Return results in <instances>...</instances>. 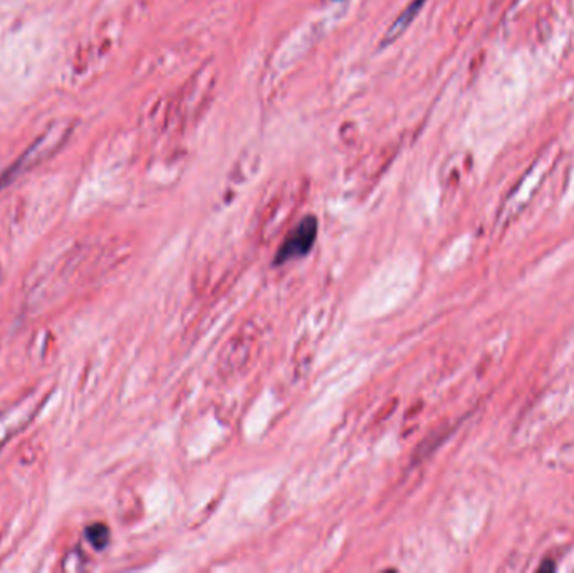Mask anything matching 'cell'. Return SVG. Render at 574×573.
Returning a JSON list of instances; mask_svg holds the SVG:
<instances>
[{
  "label": "cell",
  "mask_w": 574,
  "mask_h": 573,
  "mask_svg": "<svg viewBox=\"0 0 574 573\" xmlns=\"http://www.w3.org/2000/svg\"><path fill=\"white\" fill-rule=\"evenodd\" d=\"M318 236V219L313 216H307L302 219L296 227L290 231L286 241L279 248L274 264L281 266L287 261L297 259V257H304L307 252L313 249L314 241Z\"/></svg>",
  "instance_id": "1"
},
{
  "label": "cell",
  "mask_w": 574,
  "mask_h": 573,
  "mask_svg": "<svg viewBox=\"0 0 574 573\" xmlns=\"http://www.w3.org/2000/svg\"><path fill=\"white\" fill-rule=\"evenodd\" d=\"M86 538L96 550H103L109 543V530L103 523H95L86 528Z\"/></svg>",
  "instance_id": "2"
},
{
  "label": "cell",
  "mask_w": 574,
  "mask_h": 573,
  "mask_svg": "<svg viewBox=\"0 0 574 573\" xmlns=\"http://www.w3.org/2000/svg\"><path fill=\"white\" fill-rule=\"evenodd\" d=\"M548 568H549V570H555V565L549 562V563H546L544 567H541V570H548Z\"/></svg>",
  "instance_id": "3"
}]
</instances>
